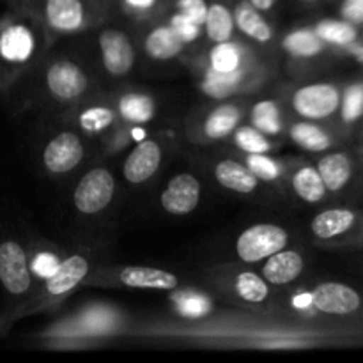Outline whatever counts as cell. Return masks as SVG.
Masks as SVG:
<instances>
[{"mask_svg":"<svg viewBox=\"0 0 363 363\" xmlns=\"http://www.w3.org/2000/svg\"><path fill=\"white\" fill-rule=\"evenodd\" d=\"M340 16L350 23H363V0H344L340 6Z\"/></svg>","mask_w":363,"mask_h":363,"instance_id":"ab89813d","label":"cell"},{"mask_svg":"<svg viewBox=\"0 0 363 363\" xmlns=\"http://www.w3.org/2000/svg\"><path fill=\"white\" fill-rule=\"evenodd\" d=\"M160 0H123V6L126 7V11L137 14L151 13V11L156 9Z\"/></svg>","mask_w":363,"mask_h":363,"instance_id":"60d3db41","label":"cell"},{"mask_svg":"<svg viewBox=\"0 0 363 363\" xmlns=\"http://www.w3.org/2000/svg\"><path fill=\"white\" fill-rule=\"evenodd\" d=\"M45 25L57 34H74L92 23L98 14L96 0H39Z\"/></svg>","mask_w":363,"mask_h":363,"instance_id":"277c9868","label":"cell"},{"mask_svg":"<svg viewBox=\"0 0 363 363\" xmlns=\"http://www.w3.org/2000/svg\"><path fill=\"white\" fill-rule=\"evenodd\" d=\"M357 223V213L347 208H332L312 218V234L319 240H333L350 233Z\"/></svg>","mask_w":363,"mask_h":363,"instance_id":"ac0fdd59","label":"cell"},{"mask_svg":"<svg viewBox=\"0 0 363 363\" xmlns=\"http://www.w3.org/2000/svg\"><path fill=\"white\" fill-rule=\"evenodd\" d=\"M314 30L328 45L350 46L358 39L357 27L346 20H321L318 21Z\"/></svg>","mask_w":363,"mask_h":363,"instance_id":"1f68e13d","label":"cell"},{"mask_svg":"<svg viewBox=\"0 0 363 363\" xmlns=\"http://www.w3.org/2000/svg\"><path fill=\"white\" fill-rule=\"evenodd\" d=\"M38 50V25L28 14L20 11L0 18V91L35 59Z\"/></svg>","mask_w":363,"mask_h":363,"instance_id":"6da1fadb","label":"cell"},{"mask_svg":"<svg viewBox=\"0 0 363 363\" xmlns=\"http://www.w3.org/2000/svg\"><path fill=\"white\" fill-rule=\"evenodd\" d=\"M169 25L172 27V30L176 32L177 38H179L184 45L195 43L199 38H201V32H202L201 25H197L195 21H191L188 16L177 13V11L174 14H170Z\"/></svg>","mask_w":363,"mask_h":363,"instance_id":"74e56055","label":"cell"},{"mask_svg":"<svg viewBox=\"0 0 363 363\" xmlns=\"http://www.w3.org/2000/svg\"><path fill=\"white\" fill-rule=\"evenodd\" d=\"M241 124V108L233 103H222L206 116L202 135L206 140H225Z\"/></svg>","mask_w":363,"mask_h":363,"instance_id":"d6986e66","label":"cell"},{"mask_svg":"<svg viewBox=\"0 0 363 363\" xmlns=\"http://www.w3.org/2000/svg\"><path fill=\"white\" fill-rule=\"evenodd\" d=\"M99 52L105 71L110 77H126L135 66V46L130 35L117 28H105L99 34Z\"/></svg>","mask_w":363,"mask_h":363,"instance_id":"9c48e42d","label":"cell"},{"mask_svg":"<svg viewBox=\"0 0 363 363\" xmlns=\"http://www.w3.org/2000/svg\"><path fill=\"white\" fill-rule=\"evenodd\" d=\"M45 85L50 94L62 103L74 101L87 91L89 78L84 67L69 59L55 60L45 73Z\"/></svg>","mask_w":363,"mask_h":363,"instance_id":"52a82bcc","label":"cell"},{"mask_svg":"<svg viewBox=\"0 0 363 363\" xmlns=\"http://www.w3.org/2000/svg\"><path fill=\"white\" fill-rule=\"evenodd\" d=\"M305 269V259L298 250H284L269 255L262 266V279L269 286H287L296 282Z\"/></svg>","mask_w":363,"mask_h":363,"instance_id":"5bb4252c","label":"cell"},{"mask_svg":"<svg viewBox=\"0 0 363 363\" xmlns=\"http://www.w3.org/2000/svg\"><path fill=\"white\" fill-rule=\"evenodd\" d=\"M184 43L177 38L176 32L172 30L169 23L167 25H158V27L152 28L147 35H145L144 41V50L147 53V57L155 60H172L176 57H179L184 50Z\"/></svg>","mask_w":363,"mask_h":363,"instance_id":"44dd1931","label":"cell"},{"mask_svg":"<svg viewBox=\"0 0 363 363\" xmlns=\"http://www.w3.org/2000/svg\"><path fill=\"white\" fill-rule=\"evenodd\" d=\"M289 245V233L277 223H254L236 240V254L247 264H257Z\"/></svg>","mask_w":363,"mask_h":363,"instance_id":"3957f363","label":"cell"},{"mask_svg":"<svg viewBox=\"0 0 363 363\" xmlns=\"http://www.w3.org/2000/svg\"><path fill=\"white\" fill-rule=\"evenodd\" d=\"M162 158L163 151L158 142L151 140V138L138 142L133 151L124 160V179L131 184L145 183L158 172L160 165H162Z\"/></svg>","mask_w":363,"mask_h":363,"instance_id":"7c38bea8","label":"cell"},{"mask_svg":"<svg viewBox=\"0 0 363 363\" xmlns=\"http://www.w3.org/2000/svg\"><path fill=\"white\" fill-rule=\"evenodd\" d=\"M215 179L220 186L236 194H252L257 190L259 179L245 163L238 160H220L215 165Z\"/></svg>","mask_w":363,"mask_h":363,"instance_id":"2e32d148","label":"cell"},{"mask_svg":"<svg viewBox=\"0 0 363 363\" xmlns=\"http://www.w3.org/2000/svg\"><path fill=\"white\" fill-rule=\"evenodd\" d=\"M208 67L220 71V73H233V71L245 69V52L238 43L230 41L215 43L209 52Z\"/></svg>","mask_w":363,"mask_h":363,"instance_id":"4dcf8cb0","label":"cell"},{"mask_svg":"<svg viewBox=\"0 0 363 363\" xmlns=\"http://www.w3.org/2000/svg\"><path fill=\"white\" fill-rule=\"evenodd\" d=\"M245 165L252 170L255 177L262 183H275L282 177L284 167L279 160L269 156V152H259V155H247Z\"/></svg>","mask_w":363,"mask_h":363,"instance_id":"e575fe53","label":"cell"},{"mask_svg":"<svg viewBox=\"0 0 363 363\" xmlns=\"http://www.w3.org/2000/svg\"><path fill=\"white\" fill-rule=\"evenodd\" d=\"M209 4L206 0H176V11L195 21L197 25H204Z\"/></svg>","mask_w":363,"mask_h":363,"instance_id":"f35d334b","label":"cell"},{"mask_svg":"<svg viewBox=\"0 0 363 363\" xmlns=\"http://www.w3.org/2000/svg\"><path fill=\"white\" fill-rule=\"evenodd\" d=\"M250 124L266 137H277L284 130V117L275 99H261L250 110Z\"/></svg>","mask_w":363,"mask_h":363,"instance_id":"f1b7e54d","label":"cell"},{"mask_svg":"<svg viewBox=\"0 0 363 363\" xmlns=\"http://www.w3.org/2000/svg\"><path fill=\"white\" fill-rule=\"evenodd\" d=\"M293 305H294V307H296V308H307V307H312V298H311V293H303V294H298V296H294Z\"/></svg>","mask_w":363,"mask_h":363,"instance_id":"7bdbcfd3","label":"cell"},{"mask_svg":"<svg viewBox=\"0 0 363 363\" xmlns=\"http://www.w3.org/2000/svg\"><path fill=\"white\" fill-rule=\"evenodd\" d=\"M116 195V177L105 167H96L82 176L73 191V204L85 216L105 211Z\"/></svg>","mask_w":363,"mask_h":363,"instance_id":"5b68a950","label":"cell"},{"mask_svg":"<svg viewBox=\"0 0 363 363\" xmlns=\"http://www.w3.org/2000/svg\"><path fill=\"white\" fill-rule=\"evenodd\" d=\"M117 280L131 289L174 291L179 287V277L151 266H126L119 272Z\"/></svg>","mask_w":363,"mask_h":363,"instance_id":"9a60e30c","label":"cell"},{"mask_svg":"<svg viewBox=\"0 0 363 363\" xmlns=\"http://www.w3.org/2000/svg\"><path fill=\"white\" fill-rule=\"evenodd\" d=\"M312 307L328 315H350L360 311L362 296L340 282H323L311 293Z\"/></svg>","mask_w":363,"mask_h":363,"instance_id":"8fae6325","label":"cell"},{"mask_svg":"<svg viewBox=\"0 0 363 363\" xmlns=\"http://www.w3.org/2000/svg\"><path fill=\"white\" fill-rule=\"evenodd\" d=\"M9 4H14V6H28V4H35L39 2V0H7Z\"/></svg>","mask_w":363,"mask_h":363,"instance_id":"f6af8a7d","label":"cell"},{"mask_svg":"<svg viewBox=\"0 0 363 363\" xmlns=\"http://www.w3.org/2000/svg\"><path fill=\"white\" fill-rule=\"evenodd\" d=\"M248 2H250L255 9L261 11L262 14L269 13V11H273V7L277 6V0H248Z\"/></svg>","mask_w":363,"mask_h":363,"instance_id":"b9f144b4","label":"cell"},{"mask_svg":"<svg viewBox=\"0 0 363 363\" xmlns=\"http://www.w3.org/2000/svg\"><path fill=\"white\" fill-rule=\"evenodd\" d=\"M340 116L344 123H354L363 116V84H353L340 98Z\"/></svg>","mask_w":363,"mask_h":363,"instance_id":"d590c367","label":"cell"},{"mask_svg":"<svg viewBox=\"0 0 363 363\" xmlns=\"http://www.w3.org/2000/svg\"><path fill=\"white\" fill-rule=\"evenodd\" d=\"M233 289L240 300L250 305H261L269 298V284L254 272H240L233 280Z\"/></svg>","mask_w":363,"mask_h":363,"instance_id":"f546056e","label":"cell"},{"mask_svg":"<svg viewBox=\"0 0 363 363\" xmlns=\"http://www.w3.org/2000/svg\"><path fill=\"white\" fill-rule=\"evenodd\" d=\"M315 167L330 194L344 190L353 177V162L346 152H328L319 160Z\"/></svg>","mask_w":363,"mask_h":363,"instance_id":"ffe728a7","label":"cell"},{"mask_svg":"<svg viewBox=\"0 0 363 363\" xmlns=\"http://www.w3.org/2000/svg\"><path fill=\"white\" fill-rule=\"evenodd\" d=\"M233 16L238 30L243 32L252 41L259 43V45H266V43H269L273 39L272 25L266 21L261 11L255 9L248 0H240L234 6Z\"/></svg>","mask_w":363,"mask_h":363,"instance_id":"e0dca14e","label":"cell"},{"mask_svg":"<svg viewBox=\"0 0 363 363\" xmlns=\"http://www.w3.org/2000/svg\"><path fill=\"white\" fill-rule=\"evenodd\" d=\"M245 80V69L233 71V73H220V71L208 67L204 78H202V91L206 96L213 99H223L236 94Z\"/></svg>","mask_w":363,"mask_h":363,"instance_id":"4316f807","label":"cell"},{"mask_svg":"<svg viewBox=\"0 0 363 363\" xmlns=\"http://www.w3.org/2000/svg\"><path fill=\"white\" fill-rule=\"evenodd\" d=\"M347 48H350L351 55H353L358 62L363 64V45H357V43H353V45H350Z\"/></svg>","mask_w":363,"mask_h":363,"instance_id":"ee69618b","label":"cell"},{"mask_svg":"<svg viewBox=\"0 0 363 363\" xmlns=\"http://www.w3.org/2000/svg\"><path fill=\"white\" fill-rule=\"evenodd\" d=\"M119 116L130 124L151 123L156 116V101L147 92H126L117 103Z\"/></svg>","mask_w":363,"mask_h":363,"instance_id":"603a6c76","label":"cell"},{"mask_svg":"<svg viewBox=\"0 0 363 363\" xmlns=\"http://www.w3.org/2000/svg\"><path fill=\"white\" fill-rule=\"evenodd\" d=\"M339 87L328 82H315L298 87L291 96V106L307 121H323L332 117L340 108Z\"/></svg>","mask_w":363,"mask_h":363,"instance_id":"8992f818","label":"cell"},{"mask_svg":"<svg viewBox=\"0 0 363 363\" xmlns=\"http://www.w3.org/2000/svg\"><path fill=\"white\" fill-rule=\"evenodd\" d=\"M0 286L9 301L0 314V332H4L9 325L13 305L21 303L34 286V277L28 264V250L14 238L0 240Z\"/></svg>","mask_w":363,"mask_h":363,"instance_id":"7a4b0ae2","label":"cell"},{"mask_svg":"<svg viewBox=\"0 0 363 363\" xmlns=\"http://www.w3.org/2000/svg\"><path fill=\"white\" fill-rule=\"evenodd\" d=\"M201 181L190 172L176 174L160 195L163 211L174 216L190 215L201 202Z\"/></svg>","mask_w":363,"mask_h":363,"instance_id":"30bf717a","label":"cell"},{"mask_svg":"<svg viewBox=\"0 0 363 363\" xmlns=\"http://www.w3.org/2000/svg\"><path fill=\"white\" fill-rule=\"evenodd\" d=\"M230 137H233L234 145L240 151H243L245 155H259V152L273 151V142L252 124L250 126L240 124Z\"/></svg>","mask_w":363,"mask_h":363,"instance_id":"d6a6232c","label":"cell"},{"mask_svg":"<svg viewBox=\"0 0 363 363\" xmlns=\"http://www.w3.org/2000/svg\"><path fill=\"white\" fill-rule=\"evenodd\" d=\"M116 123V112L106 105L87 106L78 116V126L87 135H99L113 126Z\"/></svg>","mask_w":363,"mask_h":363,"instance_id":"836d02e7","label":"cell"},{"mask_svg":"<svg viewBox=\"0 0 363 363\" xmlns=\"http://www.w3.org/2000/svg\"><path fill=\"white\" fill-rule=\"evenodd\" d=\"M89 275V259L82 254H73L62 259L59 268L50 279L45 280V293L50 298L67 296L77 289Z\"/></svg>","mask_w":363,"mask_h":363,"instance_id":"4fadbf2b","label":"cell"},{"mask_svg":"<svg viewBox=\"0 0 363 363\" xmlns=\"http://www.w3.org/2000/svg\"><path fill=\"white\" fill-rule=\"evenodd\" d=\"M202 28L206 30V35L209 41L213 43H223L230 41L236 30V23H234L233 11L225 6L223 2L216 0V2L209 4L208 14Z\"/></svg>","mask_w":363,"mask_h":363,"instance_id":"cb8c5ba5","label":"cell"},{"mask_svg":"<svg viewBox=\"0 0 363 363\" xmlns=\"http://www.w3.org/2000/svg\"><path fill=\"white\" fill-rule=\"evenodd\" d=\"M326 43L315 34L314 28L301 27L286 34L282 48L294 59H312L325 52Z\"/></svg>","mask_w":363,"mask_h":363,"instance_id":"d4e9b609","label":"cell"},{"mask_svg":"<svg viewBox=\"0 0 363 363\" xmlns=\"http://www.w3.org/2000/svg\"><path fill=\"white\" fill-rule=\"evenodd\" d=\"M60 261L62 259H59V255L50 250H38L34 254H28L32 277H34V280H43V282L55 273Z\"/></svg>","mask_w":363,"mask_h":363,"instance_id":"8d00e7d4","label":"cell"},{"mask_svg":"<svg viewBox=\"0 0 363 363\" xmlns=\"http://www.w3.org/2000/svg\"><path fill=\"white\" fill-rule=\"evenodd\" d=\"M289 137L298 147L305 149L308 152L328 151L333 144V138L328 131L323 130L318 124L308 123V121L294 123L289 128Z\"/></svg>","mask_w":363,"mask_h":363,"instance_id":"484cf974","label":"cell"},{"mask_svg":"<svg viewBox=\"0 0 363 363\" xmlns=\"http://www.w3.org/2000/svg\"><path fill=\"white\" fill-rule=\"evenodd\" d=\"M300 2H303V4H318L319 0H300Z\"/></svg>","mask_w":363,"mask_h":363,"instance_id":"bcb514c9","label":"cell"},{"mask_svg":"<svg viewBox=\"0 0 363 363\" xmlns=\"http://www.w3.org/2000/svg\"><path fill=\"white\" fill-rule=\"evenodd\" d=\"M174 311L184 319H202L213 311V300L202 291L183 289L172 294Z\"/></svg>","mask_w":363,"mask_h":363,"instance_id":"83f0119b","label":"cell"},{"mask_svg":"<svg viewBox=\"0 0 363 363\" xmlns=\"http://www.w3.org/2000/svg\"><path fill=\"white\" fill-rule=\"evenodd\" d=\"M85 147L82 138L73 131H60L43 149V165L50 174L64 176L82 163Z\"/></svg>","mask_w":363,"mask_h":363,"instance_id":"ba28073f","label":"cell"},{"mask_svg":"<svg viewBox=\"0 0 363 363\" xmlns=\"http://www.w3.org/2000/svg\"><path fill=\"white\" fill-rule=\"evenodd\" d=\"M291 186H293L294 194L307 204H318L328 194L321 174L314 165L298 167L291 177Z\"/></svg>","mask_w":363,"mask_h":363,"instance_id":"7402d4cb","label":"cell"}]
</instances>
